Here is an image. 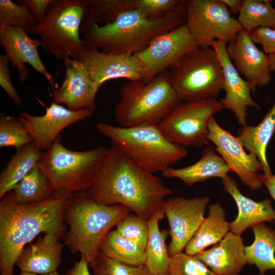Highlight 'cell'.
Wrapping results in <instances>:
<instances>
[{
	"label": "cell",
	"instance_id": "1",
	"mask_svg": "<svg viewBox=\"0 0 275 275\" xmlns=\"http://www.w3.org/2000/svg\"><path fill=\"white\" fill-rule=\"evenodd\" d=\"M88 193L98 202L122 205L148 221L172 190L112 146Z\"/></svg>",
	"mask_w": 275,
	"mask_h": 275
},
{
	"label": "cell",
	"instance_id": "2",
	"mask_svg": "<svg viewBox=\"0 0 275 275\" xmlns=\"http://www.w3.org/2000/svg\"><path fill=\"white\" fill-rule=\"evenodd\" d=\"M70 195L56 194L40 203H17L11 191L0 202V275H13L16 260L41 233L65 235L64 212Z\"/></svg>",
	"mask_w": 275,
	"mask_h": 275
},
{
	"label": "cell",
	"instance_id": "3",
	"mask_svg": "<svg viewBox=\"0 0 275 275\" xmlns=\"http://www.w3.org/2000/svg\"><path fill=\"white\" fill-rule=\"evenodd\" d=\"M186 12L185 4L164 18L151 20L140 10L130 9L104 25L84 20L80 32L87 49H97L113 54H134L144 49L160 34L185 24Z\"/></svg>",
	"mask_w": 275,
	"mask_h": 275
},
{
	"label": "cell",
	"instance_id": "4",
	"mask_svg": "<svg viewBox=\"0 0 275 275\" xmlns=\"http://www.w3.org/2000/svg\"><path fill=\"white\" fill-rule=\"evenodd\" d=\"M130 211L120 204L98 202L88 191L71 194L64 212L69 228L64 243L71 253H80L90 266L104 237Z\"/></svg>",
	"mask_w": 275,
	"mask_h": 275
},
{
	"label": "cell",
	"instance_id": "5",
	"mask_svg": "<svg viewBox=\"0 0 275 275\" xmlns=\"http://www.w3.org/2000/svg\"><path fill=\"white\" fill-rule=\"evenodd\" d=\"M96 128L111 140L113 146L153 174L162 173L187 154L185 147L167 139L157 125L124 127L99 122Z\"/></svg>",
	"mask_w": 275,
	"mask_h": 275
},
{
	"label": "cell",
	"instance_id": "6",
	"mask_svg": "<svg viewBox=\"0 0 275 275\" xmlns=\"http://www.w3.org/2000/svg\"><path fill=\"white\" fill-rule=\"evenodd\" d=\"M115 118L121 127L158 125L181 103L165 71L145 84L129 81L121 85Z\"/></svg>",
	"mask_w": 275,
	"mask_h": 275
},
{
	"label": "cell",
	"instance_id": "7",
	"mask_svg": "<svg viewBox=\"0 0 275 275\" xmlns=\"http://www.w3.org/2000/svg\"><path fill=\"white\" fill-rule=\"evenodd\" d=\"M108 148L99 146L77 151L67 148L60 135L42 152L38 165L46 175L59 195L88 191L93 186Z\"/></svg>",
	"mask_w": 275,
	"mask_h": 275
},
{
	"label": "cell",
	"instance_id": "8",
	"mask_svg": "<svg viewBox=\"0 0 275 275\" xmlns=\"http://www.w3.org/2000/svg\"><path fill=\"white\" fill-rule=\"evenodd\" d=\"M87 12L84 0H53L44 19L27 33L40 36V46L56 58L78 60L86 50L79 32Z\"/></svg>",
	"mask_w": 275,
	"mask_h": 275
},
{
	"label": "cell",
	"instance_id": "9",
	"mask_svg": "<svg viewBox=\"0 0 275 275\" xmlns=\"http://www.w3.org/2000/svg\"><path fill=\"white\" fill-rule=\"evenodd\" d=\"M167 71L181 101L216 98L222 90L223 69L212 47H196Z\"/></svg>",
	"mask_w": 275,
	"mask_h": 275
},
{
	"label": "cell",
	"instance_id": "10",
	"mask_svg": "<svg viewBox=\"0 0 275 275\" xmlns=\"http://www.w3.org/2000/svg\"><path fill=\"white\" fill-rule=\"evenodd\" d=\"M224 109L216 98L181 103L157 126L174 144L185 148L208 145L209 121Z\"/></svg>",
	"mask_w": 275,
	"mask_h": 275
},
{
	"label": "cell",
	"instance_id": "11",
	"mask_svg": "<svg viewBox=\"0 0 275 275\" xmlns=\"http://www.w3.org/2000/svg\"><path fill=\"white\" fill-rule=\"evenodd\" d=\"M186 8L185 25L198 47H212L215 40L227 45L242 30L221 0H187Z\"/></svg>",
	"mask_w": 275,
	"mask_h": 275
},
{
	"label": "cell",
	"instance_id": "12",
	"mask_svg": "<svg viewBox=\"0 0 275 275\" xmlns=\"http://www.w3.org/2000/svg\"><path fill=\"white\" fill-rule=\"evenodd\" d=\"M197 47L185 24L158 36L134 54L143 69V82H150Z\"/></svg>",
	"mask_w": 275,
	"mask_h": 275
},
{
	"label": "cell",
	"instance_id": "13",
	"mask_svg": "<svg viewBox=\"0 0 275 275\" xmlns=\"http://www.w3.org/2000/svg\"><path fill=\"white\" fill-rule=\"evenodd\" d=\"M209 200L207 196H203L174 197L163 201L161 209L170 226L171 241L168 247L170 256L185 250L205 220V211Z\"/></svg>",
	"mask_w": 275,
	"mask_h": 275
},
{
	"label": "cell",
	"instance_id": "14",
	"mask_svg": "<svg viewBox=\"0 0 275 275\" xmlns=\"http://www.w3.org/2000/svg\"><path fill=\"white\" fill-rule=\"evenodd\" d=\"M209 142L215 146L216 150L229 167L235 173L242 183L252 190L261 188L263 184L259 177L262 171L261 165L253 153H246L236 136L222 127L214 117L208 122Z\"/></svg>",
	"mask_w": 275,
	"mask_h": 275
},
{
	"label": "cell",
	"instance_id": "15",
	"mask_svg": "<svg viewBox=\"0 0 275 275\" xmlns=\"http://www.w3.org/2000/svg\"><path fill=\"white\" fill-rule=\"evenodd\" d=\"M93 112L85 108L72 111L52 101L42 116L21 112L18 117L26 127L34 144L43 152L51 146L63 129L88 118Z\"/></svg>",
	"mask_w": 275,
	"mask_h": 275
},
{
	"label": "cell",
	"instance_id": "16",
	"mask_svg": "<svg viewBox=\"0 0 275 275\" xmlns=\"http://www.w3.org/2000/svg\"><path fill=\"white\" fill-rule=\"evenodd\" d=\"M41 43L40 39L31 37L23 29L0 24V44L4 47L12 66L17 69L19 82L22 84L28 79L29 71L25 64H28L42 74L53 89L56 87L54 79L39 55L38 49Z\"/></svg>",
	"mask_w": 275,
	"mask_h": 275
},
{
	"label": "cell",
	"instance_id": "17",
	"mask_svg": "<svg viewBox=\"0 0 275 275\" xmlns=\"http://www.w3.org/2000/svg\"><path fill=\"white\" fill-rule=\"evenodd\" d=\"M63 61L65 76L61 86L53 89L52 101L64 104L72 111L84 108L94 111L96 95L100 86L92 78L82 62L70 57H66Z\"/></svg>",
	"mask_w": 275,
	"mask_h": 275
},
{
	"label": "cell",
	"instance_id": "18",
	"mask_svg": "<svg viewBox=\"0 0 275 275\" xmlns=\"http://www.w3.org/2000/svg\"><path fill=\"white\" fill-rule=\"evenodd\" d=\"M211 47L216 53L223 71L222 90L225 91V96L219 101L224 109H228L234 114L238 123L244 126L246 124L248 108L259 109L260 107L252 96L250 84L241 76L230 59L227 51V44L215 40Z\"/></svg>",
	"mask_w": 275,
	"mask_h": 275
},
{
	"label": "cell",
	"instance_id": "19",
	"mask_svg": "<svg viewBox=\"0 0 275 275\" xmlns=\"http://www.w3.org/2000/svg\"><path fill=\"white\" fill-rule=\"evenodd\" d=\"M227 51L238 72L250 84L252 93H255L257 87L270 83L268 56L257 48L248 32L241 30L227 45Z\"/></svg>",
	"mask_w": 275,
	"mask_h": 275
},
{
	"label": "cell",
	"instance_id": "20",
	"mask_svg": "<svg viewBox=\"0 0 275 275\" xmlns=\"http://www.w3.org/2000/svg\"><path fill=\"white\" fill-rule=\"evenodd\" d=\"M78 61L85 65L92 78L100 86L111 79L123 78L129 81H143L144 78L143 69L134 54L86 49Z\"/></svg>",
	"mask_w": 275,
	"mask_h": 275
},
{
	"label": "cell",
	"instance_id": "21",
	"mask_svg": "<svg viewBox=\"0 0 275 275\" xmlns=\"http://www.w3.org/2000/svg\"><path fill=\"white\" fill-rule=\"evenodd\" d=\"M240 235L229 231L212 248L195 255L217 275H239L247 264Z\"/></svg>",
	"mask_w": 275,
	"mask_h": 275
},
{
	"label": "cell",
	"instance_id": "22",
	"mask_svg": "<svg viewBox=\"0 0 275 275\" xmlns=\"http://www.w3.org/2000/svg\"><path fill=\"white\" fill-rule=\"evenodd\" d=\"M222 181L225 190L233 198L238 210L235 219L230 223V231L241 235L246 229L255 225L275 221V210L269 199L256 202L245 197L234 179L228 175Z\"/></svg>",
	"mask_w": 275,
	"mask_h": 275
},
{
	"label": "cell",
	"instance_id": "23",
	"mask_svg": "<svg viewBox=\"0 0 275 275\" xmlns=\"http://www.w3.org/2000/svg\"><path fill=\"white\" fill-rule=\"evenodd\" d=\"M60 239L54 234H45L35 243L23 249L15 265L21 272L45 274L56 271L65 245L59 241Z\"/></svg>",
	"mask_w": 275,
	"mask_h": 275
},
{
	"label": "cell",
	"instance_id": "24",
	"mask_svg": "<svg viewBox=\"0 0 275 275\" xmlns=\"http://www.w3.org/2000/svg\"><path fill=\"white\" fill-rule=\"evenodd\" d=\"M212 147L205 146L200 158L194 163L181 168L169 167L161 174L167 178H177L184 184L191 186L212 178H223L230 170L222 157Z\"/></svg>",
	"mask_w": 275,
	"mask_h": 275
},
{
	"label": "cell",
	"instance_id": "25",
	"mask_svg": "<svg viewBox=\"0 0 275 275\" xmlns=\"http://www.w3.org/2000/svg\"><path fill=\"white\" fill-rule=\"evenodd\" d=\"M274 132L275 101L258 124H246L237 132L236 136L244 148L258 158L263 174L271 173L266 158V149Z\"/></svg>",
	"mask_w": 275,
	"mask_h": 275
},
{
	"label": "cell",
	"instance_id": "26",
	"mask_svg": "<svg viewBox=\"0 0 275 275\" xmlns=\"http://www.w3.org/2000/svg\"><path fill=\"white\" fill-rule=\"evenodd\" d=\"M207 217L187 244L185 253L195 256L207 247L217 244L230 231V223L226 220V212L219 203L208 206Z\"/></svg>",
	"mask_w": 275,
	"mask_h": 275
},
{
	"label": "cell",
	"instance_id": "27",
	"mask_svg": "<svg viewBox=\"0 0 275 275\" xmlns=\"http://www.w3.org/2000/svg\"><path fill=\"white\" fill-rule=\"evenodd\" d=\"M164 216L161 209L148 221V235L145 265L153 275H168L170 256L165 242L167 230L160 231L159 222Z\"/></svg>",
	"mask_w": 275,
	"mask_h": 275
},
{
	"label": "cell",
	"instance_id": "28",
	"mask_svg": "<svg viewBox=\"0 0 275 275\" xmlns=\"http://www.w3.org/2000/svg\"><path fill=\"white\" fill-rule=\"evenodd\" d=\"M254 240L251 245L244 246L247 264L255 265L260 275L268 269L275 270V230L264 223L252 227Z\"/></svg>",
	"mask_w": 275,
	"mask_h": 275
},
{
	"label": "cell",
	"instance_id": "29",
	"mask_svg": "<svg viewBox=\"0 0 275 275\" xmlns=\"http://www.w3.org/2000/svg\"><path fill=\"white\" fill-rule=\"evenodd\" d=\"M42 154L34 143L17 150L0 174L1 199L38 164Z\"/></svg>",
	"mask_w": 275,
	"mask_h": 275
},
{
	"label": "cell",
	"instance_id": "30",
	"mask_svg": "<svg viewBox=\"0 0 275 275\" xmlns=\"http://www.w3.org/2000/svg\"><path fill=\"white\" fill-rule=\"evenodd\" d=\"M12 191L15 201L22 205L40 203L56 194L52 184L38 164Z\"/></svg>",
	"mask_w": 275,
	"mask_h": 275
},
{
	"label": "cell",
	"instance_id": "31",
	"mask_svg": "<svg viewBox=\"0 0 275 275\" xmlns=\"http://www.w3.org/2000/svg\"><path fill=\"white\" fill-rule=\"evenodd\" d=\"M99 251L106 257L127 265L145 264V250L135 242L111 230L103 238Z\"/></svg>",
	"mask_w": 275,
	"mask_h": 275
},
{
	"label": "cell",
	"instance_id": "32",
	"mask_svg": "<svg viewBox=\"0 0 275 275\" xmlns=\"http://www.w3.org/2000/svg\"><path fill=\"white\" fill-rule=\"evenodd\" d=\"M269 0H243L237 20L250 33L261 27L275 29V8Z\"/></svg>",
	"mask_w": 275,
	"mask_h": 275
},
{
	"label": "cell",
	"instance_id": "33",
	"mask_svg": "<svg viewBox=\"0 0 275 275\" xmlns=\"http://www.w3.org/2000/svg\"><path fill=\"white\" fill-rule=\"evenodd\" d=\"M84 2L88 9L84 20L101 25L113 21L124 11L136 9V0H84Z\"/></svg>",
	"mask_w": 275,
	"mask_h": 275
},
{
	"label": "cell",
	"instance_id": "34",
	"mask_svg": "<svg viewBox=\"0 0 275 275\" xmlns=\"http://www.w3.org/2000/svg\"><path fill=\"white\" fill-rule=\"evenodd\" d=\"M33 143V139L22 121L6 114H0V147L18 150Z\"/></svg>",
	"mask_w": 275,
	"mask_h": 275
},
{
	"label": "cell",
	"instance_id": "35",
	"mask_svg": "<svg viewBox=\"0 0 275 275\" xmlns=\"http://www.w3.org/2000/svg\"><path fill=\"white\" fill-rule=\"evenodd\" d=\"M37 23L23 5L11 0H0V24H8L27 32Z\"/></svg>",
	"mask_w": 275,
	"mask_h": 275
},
{
	"label": "cell",
	"instance_id": "36",
	"mask_svg": "<svg viewBox=\"0 0 275 275\" xmlns=\"http://www.w3.org/2000/svg\"><path fill=\"white\" fill-rule=\"evenodd\" d=\"M95 275H153L145 264L127 265L111 259L100 251L90 265Z\"/></svg>",
	"mask_w": 275,
	"mask_h": 275
},
{
	"label": "cell",
	"instance_id": "37",
	"mask_svg": "<svg viewBox=\"0 0 275 275\" xmlns=\"http://www.w3.org/2000/svg\"><path fill=\"white\" fill-rule=\"evenodd\" d=\"M168 275H217L196 256L180 253L170 256Z\"/></svg>",
	"mask_w": 275,
	"mask_h": 275
},
{
	"label": "cell",
	"instance_id": "38",
	"mask_svg": "<svg viewBox=\"0 0 275 275\" xmlns=\"http://www.w3.org/2000/svg\"><path fill=\"white\" fill-rule=\"evenodd\" d=\"M116 227L120 235L146 249L148 235V221L135 213H129Z\"/></svg>",
	"mask_w": 275,
	"mask_h": 275
},
{
	"label": "cell",
	"instance_id": "39",
	"mask_svg": "<svg viewBox=\"0 0 275 275\" xmlns=\"http://www.w3.org/2000/svg\"><path fill=\"white\" fill-rule=\"evenodd\" d=\"M184 0H136V9L151 20L164 18L186 4Z\"/></svg>",
	"mask_w": 275,
	"mask_h": 275
},
{
	"label": "cell",
	"instance_id": "40",
	"mask_svg": "<svg viewBox=\"0 0 275 275\" xmlns=\"http://www.w3.org/2000/svg\"><path fill=\"white\" fill-rule=\"evenodd\" d=\"M9 61L6 54H0V86L14 104L20 106L22 105V99L12 81Z\"/></svg>",
	"mask_w": 275,
	"mask_h": 275
},
{
	"label": "cell",
	"instance_id": "41",
	"mask_svg": "<svg viewBox=\"0 0 275 275\" xmlns=\"http://www.w3.org/2000/svg\"><path fill=\"white\" fill-rule=\"evenodd\" d=\"M249 33L255 44H261L267 55L275 54V29L267 27L257 28Z\"/></svg>",
	"mask_w": 275,
	"mask_h": 275
},
{
	"label": "cell",
	"instance_id": "42",
	"mask_svg": "<svg viewBox=\"0 0 275 275\" xmlns=\"http://www.w3.org/2000/svg\"><path fill=\"white\" fill-rule=\"evenodd\" d=\"M53 0H18L15 2L24 6L36 20L42 21L45 17L47 9Z\"/></svg>",
	"mask_w": 275,
	"mask_h": 275
},
{
	"label": "cell",
	"instance_id": "43",
	"mask_svg": "<svg viewBox=\"0 0 275 275\" xmlns=\"http://www.w3.org/2000/svg\"><path fill=\"white\" fill-rule=\"evenodd\" d=\"M88 265L89 263L86 259L81 256L80 260L75 263L65 275H91Z\"/></svg>",
	"mask_w": 275,
	"mask_h": 275
},
{
	"label": "cell",
	"instance_id": "44",
	"mask_svg": "<svg viewBox=\"0 0 275 275\" xmlns=\"http://www.w3.org/2000/svg\"><path fill=\"white\" fill-rule=\"evenodd\" d=\"M259 177L263 185L266 187L271 197L275 200V174H259Z\"/></svg>",
	"mask_w": 275,
	"mask_h": 275
},
{
	"label": "cell",
	"instance_id": "45",
	"mask_svg": "<svg viewBox=\"0 0 275 275\" xmlns=\"http://www.w3.org/2000/svg\"><path fill=\"white\" fill-rule=\"evenodd\" d=\"M231 14H237L241 8L243 0H221Z\"/></svg>",
	"mask_w": 275,
	"mask_h": 275
},
{
	"label": "cell",
	"instance_id": "46",
	"mask_svg": "<svg viewBox=\"0 0 275 275\" xmlns=\"http://www.w3.org/2000/svg\"><path fill=\"white\" fill-rule=\"evenodd\" d=\"M269 69L270 72H275V54H269Z\"/></svg>",
	"mask_w": 275,
	"mask_h": 275
},
{
	"label": "cell",
	"instance_id": "47",
	"mask_svg": "<svg viewBox=\"0 0 275 275\" xmlns=\"http://www.w3.org/2000/svg\"><path fill=\"white\" fill-rule=\"evenodd\" d=\"M19 275H60L57 271L49 273H45V274H39V273H33V272H21V273Z\"/></svg>",
	"mask_w": 275,
	"mask_h": 275
}]
</instances>
